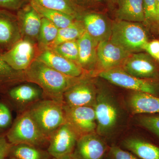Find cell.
<instances>
[{
  "label": "cell",
  "mask_w": 159,
  "mask_h": 159,
  "mask_svg": "<svg viewBox=\"0 0 159 159\" xmlns=\"http://www.w3.org/2000/svg\"><path fill=\"white\" fill-rule=\"evenodd\" d=\"M79 55L77 64L85 72L94 70L97 65L98 43L86 32L77 39Z\"/></svg>",
  "instance_id": "cell-19"
},
{
  "label": "cell",
  "mask_w": 159,
  "mask_h": 159,
  "mask_svg": "<svg viewBox=\"0 0 159 159\" xmlns=\"http://www.w3.org/2000/svg\"><path fill=\"white\" fill-rule=\"evenodd\" d=\"M85 31L82 22L77 20L70 26L59 29L57 38L54 42L46 48H50L66 42L77 40Z\"/></svg>",
  "instance_id": "cell-27"
},
{
  "label": "cell",
  "mask_w": 159,
  "mask_h": 159,
  "mask_svg": "<svg viewBox=\"0 0 159 159\" xmlns=\"http://www.w3.org/2000/svg\"><path fill=\"white\" fill-rule=\"evenodd\" d=\"M119 146L130 152L140 159H159V144L150 139L129 137L122 140Z\"/></svg>",
  "instance_id": "cell-18"
},
{
  "label": "cell",
  "mask_w": 159,
  "mask_h": 159,
  "mask_svg": "<svg viewBox=\"0 0 159 159\" xmlns=\"http://www.w3.org/2000/svg\"><path fill=\"white\" fill-rule=\"evenodd\" d=\"M144 50L148 52L152 57L157 59L159 54V40H154L148 42L144 47Z\"/></svg>",
  "instance_id": "cell-36"
},
{
  "label": "cell",
  "mask_w": 159,
  "mask_h": 159,
  "mask_svg": "<svg viewBox=\"0 0 159 159\" xmlns=\"http://www.w3.org/2000/svg\"><path fill=\"white\" fill-rule=\"evenodd\" d=\"M66 123L73 129L80 137L95 133L97 119L93 107H70L64 105Z\"/></svg>",
  "instance_id": "cell-7"
},
{
  "label": "cell",
  "mask_w": 159,
  "mask_h": 159,
  "mask_svg": "<svg viewBox=\"0 0 159 159\" xmlns=\"http://www.w3.org/2000/svg\"><path fill=\"white\" fill-rule=\"evenodd\" d=\"M6 137L12 145L24 144L38 147L48 143V138L40 129L28 109L18 114Z\"/></svg>",
  "instance_id": "cell-3"
},
{
  "label": "cell",
  "mask_w": 159,
  "mask_h": 159,
  "mask_svg": "<svg viewBox=\"0 0 159 159\" xmlns=\"http://www.w3.org/2000/svg\"><path fill=\"white\" fill-rule=\"evenodd\" d=\"M0 9H1V8H0Z\"/></svg>",
  "instance_id": "cell-45"
},
{
  "label": "cell",
  "mask_w": 159,
  "mask_h": 159,
  "mask_svg": "<svg viewBox=\"0 0 159 159\" xmlns=\"http://www.w3.org/2000/svg\"><path fill=\"white\" fill-rule=\"evenodd\" d=\"M48 48L51 49L65 58L77 63L79 55L77 40L66 42Z\"/></svg>",
  "instance_id": "cell-29"
},
{
  "label": "cell",
  "mask_w": 159,
  "mask_h": 159,
  "mask_svg": "<svg viewBox=\"0 0 159 159\" xmlns=\"http://www.w3.org/2000/svg\"><path fill=\"white\" fill-rule=\"evenodd\" d=\"M30 4L37 10L42 17L48 20L58 29L66 28L72 25L77 20L61 11L45 8L31 1Z\"/></svg>",
  "instance_id": "cell-24"
},
{
  "label": "cell",
  "mask_w": 159,
  "mask_h": 159,
  "mask_svg": "<svg viewBox=\"0 0 159 159\" xmlns=\"http://www.w3.org/2000/svg\"><path fill=\"white\" fill-rule=\"evenodd\" d=\"M48 159H55V158H53V157H52V158H49Z\"/></svg>",
  "instance_id": "cell-42"
},
{
  "label": "cell",
  "mask_w": 159,
  "mask_h": 159,
  "mask_svg": "<svg viewBox=\"0 0 159 159\" xmlns=\"http://www.w3.org/2000/svg\"><path fill=\"white\" fill-rule=\"evenodd\" d=\"M110 40L131 53L144 50L148 37L138 23L119 20L112 25Z\"/></svg>",
  "instance_id": "cell-5"
},
{
  "label": "cell",
  "mask_w": 159,
  "mask_h": 159,
  "mask_svg": "<svg viewBox=\"0 0 159 159\" xmlns=\"http://www.w3.org/2000/svg\"><path fill=\"white\" fill-rule=\"evenodd\" d=\"M26 82L25 72L11 68L0 56V95L18 84Z\"/></svg>",
  "instance_id": "cell-23"
},
{
  "label": "cell",
  "mask_w": 159,
  "mask_h": 159,
  "mask_svg": "<svg viewBox=\"0 0 159 159\" xmlns=\"http://www.w3.org/2000/svg\"><path fill=\"white\" fill-rule=\"evenodd\" d=\"M6 159H17L12 157H7Z\"/></svg>",
  "instance_id": "cell-39"
},
{
  "label": "cell",
  "mask_w": 159,
  "mask_h": 159,
  "mask_svg": "<svg viewBox=\"0 0 159 159\" xmlns=\"http://www.w3.org/2000/svg\"><path fill=\"white\" fill-rule=\"evenodd\" d=\"M97 75L118 86L159 97V81L138 78L128 74L121 67L100 71Z\"/></svg>",
  "instance_id": "cell-6"
},
{
  "label": "cell",
  "mask_w": 159,
  "mask_h": 159,
  "mask_svg": "<svg viewBox=\"0 0 159 159\" xmlns=\"http://www.w3.org/2000/svg\"><path fill=\"white\" fill-rule=\"evenodd\" d=\"M157 59L159 61V54L158 55L157 57Z\"/></svg>",
  "instance_id": "cell-40"
},
{
  "label": "cell",
  "mask_w": 159,
  "mask_h": 159,
  "mask_svg": "<svg viewBox=\"0 0 159 159\" xmlns=\"http://www.w3.org/2000/svg\"><path fill=\"white\" fill-rule=\"evenodd\" d=\"M63 159H77L76 158L74 157V156L73 155V154H72L70 155L69 156H68L66 157V158Z\"/></svg>",
  "instance_id": "cell-38"
},
{
  "label": "cell",
  "mask_w": 159,
  "mask_h": 159,
  "mask_svg": "<svg viewBox=\"0 0 159 159\" xmlns=\"http://www.w3.org/2000/svg\"><path fill=\"white\" fill-rule=\"evenodd\" d=\"M97 119L96 132L102 138L111 136L120 122L121 112L117 101L106 89H98L93 106Z\"/></svg>",
  "instance_id": "cell-2"
},
{
  "label": "cell",
  "mask_w": 159,
  "mask_h": 159,
  "mask_svg": "<svg viewBox=\"0 0 159 159\" xmlns=\"http://www.w3.org/2000/svg\"><path fill=\"white\" fill-rule=\"evenodd\" d=\"M78 139L70 125L64 123L49 136L48 153L56 159L65 158L73 153Z\"/></svg>",
  "instance_id": "cell-9"
},
{
  "label": "cell",
  "mask_w": 159,
  "mask_h": 159,
  "mask_svg": "<svg viewBox=\"0 0 159 159\" xmlns=\"http://www.w3.org/2000/svg\"><path fill=\"white\" fill-rule=\"evenodd\" d=\"M128 105L134 115L159 113V97L147 93L134 92L129 97Z\"/></svg>",
  "instance_id": "cell-21"
},
{
  "label": "cell",
  "mask_w": 159,
  "mask_h": 159,
  "mask_svg": "<svg viewBox=\"0 0 159 159\" xmlns=\"http://www.w3.org/2000/svg\"><path fill=\"white\" fill-rule=\"evenodd\" d=\"M43 133L48 137L66 123L63 104L51 99H43L28 109Z\"/></svg>",
  "instance_id": "cell-4"
},
{
  "label": "cell",
  "mask_w": 159,
  "mask_h": 159,
  "mask_svg": "<svg viewBox=\"0 0 159 159\" xmlns=\"http://www.w3.org/2000/svg\"><path fill=\"white\" fill-rule=\"evenodd\" d=\"M58 30L59 29L53 23L42 17L37 40L40 48H43L51 45L57 38Z\"/></svg>",
  "instance_id": "cell-28"
},
{
  "label": "cell",
  "mask_w": 159,
  "mask_h": 159,
  "mask_svg": "<svg viewBox=\"0 0 159 159\" xmlns=\"http://www.w3.org/2000/svg\"><path fill=\"white\" fill-rule=\"evenodd\" d=\"M157 0H143L145 22L156 24Z\"/></svg>",
  "instance_id": "cell-33"
},
{
  "label": "cell",
  "mask_w": 159,
  "mask_h": 159,
  "mask_svg": "<svg viewBox=\"0 0 159 159\" xmlns=\"http://www.w3.org/2000/svg\"><path fill=\"white\" fill-rule=\"evenodd\" d=\"M138 122L140 126L153 135L159 144V114H141Z\"/></svg>",
  "instance_id": "cell-30"
},
{
  "label": "cell",
  "mask_w": 159,
  "mask_h": 159,
  "mask_svg": "<svg viewBox=\"0 0 159 159\" xmlns=\"http://www.w3.org/2000/svg\"><path fill=\"white\" fill-rule=\"evenodd\" d=\"M25 0H0V8L10 10H19Z\"/></svg>",
  "instance_id": "cell-34"
},
{
  "label": "cell",
  "mask_w": 159,
  "mask_h": 159,
  "mask_svg": "<svg viewBox=\"0 0 159 159\" xmlns=\"http://www.w3.org/2000/svg\"><path fill=\"white\" fill-rule=\"evenodd\" d=\"M105 159H107V158H106Z\"/></svg>",
  "instance_id": "cell-43"
},
{
  "label": "cell",
  "mask_w": 159,
  "mask_h": 159,
  "mask_svg": "<svg viewBox=\"0 0 159 159\" xmlns=\"http://www.w3.org/2000/svg\"><path fill=\"white\" fill-rule=\"evenodd\" d=\"M16 16L22 39L37 41L42 17L37 10L30 4L20 9Z\"/></svg>",
  "instance_id": "cell-17"
},
{
  "label": "cell",
  "mask_w": 159,
  "mask_h": 159,
  "mask_svg": "<svg viewBox=\"0 0 159 159\" xmlns=\"http://www.w3.org/2000/svg\"></svg>",
  "instance_id": "cell-44"
},
{
  "label": "cell",
  "mask_w": 159,
  "mask_h": 159,
  "mask_svg": "<svg viewBox=\"0 0 159 159\" xmlns=\"http://www.w3.org/2000/svg\"><path fill=\"white\" fill-rule=\"evenodd\" d=\"M34 43L22 39L8 51L0 53L2 59L14 70H25L36 58L38 53Z\"/></svg>",
  "instance_id": "cell-11"
},
{
  "label": "cell",
  "mask_w": 159,
  "mask_h": 159,
  "mask_svg": "<svg viewBox=\"0 0 159 159\" xmlns=\"http://www.w3.org/2000/svg\"><path fill=\"white\" fill-rule=\"evenodd\" d=\"M40 49L36 59L51 68L70 77H79L86 75V72L77 62L65 58L51 49Z\"/></svg>",
  "instance_id": "cell-15"
},
{
  "label": "cell",
  "mask_w": 159,
  "mask_h": 159,
  "mask_svg": "<svg viewBox=\"0 0 159 159\" xmlns=\"http://www.w3.org/2000/svg\"><path fill=\"white\" fill-rule=\"evenodd\" d=\"M49 156L48 152L39 149L36 146L20 144L11 145L8 157L17 159H48Z\"/></svg>",
  "instance_id": "cell-26"
},
{
  "label": "cell",
  "mask_w": 159,
  "mask_h": 159,
  "mask_svg": "<svg viewBox=\"0 0 159 159\" xmlns=\"http://www.w3.org/2000/svg\"><path fill=\"white\" fill-rule=\"evenodd\" d=\"M22 39L16 15L0 9V53L9 50Z\"/></svg>",
  "instance_id": "cell-16"
},
{
  "label": "cell",
  "mask_w": 159,
  "mask_h": 159,
  "mask_svg": "<svg viewBox=\"0 0 159 159\" xmlns=\"http://www.w3.org/2000/svg\"><path fill=\"white\" fill-rule=\"evenodd\" d=\"M107 159H140L134 154L119 145H110L106 157Z\"/></svg>",
  "instance_id": "cell-32"
},
{
  "label": "cell",
  "mask_w": 159,
  "mask_h": 159,
  "mask_svg": "<svg viewBox=\"0 0 159 159\" xmlns=\"http://www.w3.org/2000/svg\"><path fill=\"white\" fill-rule=\"evenodd\" d=\"M24 72L26 82L39 86L42 90L44 99L63 104L66 91L84 76L70 77L51 68L36 58Z\"/></svg>",
  "instance_id": "cell-1"
},
{
  "label": "cell",
  "mask_w": 159,
  "mask_h": 159,
  "mask_svg": "<svg viewBox=\"0 0 159 159\" xmlns=\"http://www.w3.org/2000/svg\"><path fill=\"white\" fill-rule=\"evenodd\" d=\"M110 145L97 133L80 137L73 154L77 159H105Z\"/></svg>",
  "instance_id": "cell-12"
},
{
  "label": "cell",
  "mask_w": 159,
  "mask_h": 159,
  "mask_svg": "<svg viewBox=\"0 0 159 159\" xmlns=\"http://www.w3.org/2000/svg\"><path fill=\"white\" fill-rule=\"evenodd\" d=\"M97 90L93 80L85 75L66 91L63 103L70 107H93Z\"/></svg>",
  "instance_id": "cell-10"
},
{
  "label": "cell",
  "mask_w": 159,
  "mask_h": 159,
  "mask_svg": "<svg viewBox=\"0 0 159 159\" xmlns=\"http://www.w3.org/2000/svg\"><path fill=\"white\" fill-rule=\"evenodd\" d=\"M93 1H97V2H100L101 0H93Z\"/></svg>",
  "instance_id": "cell-41"
},
{
  "label": "cell",
  "mask_w": 159,
  "mask_h": 159,
  "mask_svg": "<svg viewBox=\"0 0 159 159\" xmlns=\"http://www.w3.org/2000/svg\"><path fill=\"white\" fill-rule=\"evenodd\" d=\"M156 24L158 26H159V0H157Z\"/></svg>",
  "instance_id": "cell-37"
},
{
  "label": "cell",
  "mask_w": 159,
  "mask_h": 159,
  "mask_svg": "<svg viewBox=\"0 0 159 159\" xmlns=\"http://www.w3.org/2000/svg\"><path fill=\"white\" fill-rule=\"evenodd\" d=\"M0 96L1 99L18 114L29 108L35 102L44 99L42 90L39 87L22 84L15 86Z\"/></svg>",
  "instance_id": "cell-8"
},
{
  "label": "cell",
  "mask_w": 159,
  "mask_h": 159,
  "mask_svg": "<svg viewBox=\"0 0 159 159\" xmlns=\"http://www.w3.org/2000/svg\"><path fill=\"white\" fill-rule=\"evenodd\" d=\"M131 54L110 39L100 42L97 47L98 72L121 67Z\"/></svg>",
  "instance_id": "cell-13"
},
{
  "label": "cell",
  "mask_w": 159,
  "mask_h": 159,
  "mask_svg": "<svg viewBox=\"0 0 159 159\" xmlns=\"http://www.w3.org/2000/svg\"><path fill=\"white\" fill-rule=\"evenodd\" d=\"M82 22L85 31L98 43L110 39L112 25L108 24L100 15L94 13L86 14Z\"/></svg>",
  "instance_id": "cell-20"
},
{
  "label": "cell",
  "mask_w": 159,
  "mask_h": 159,
  "mask_svg": "<svg viewBox=\"0 0 159 159\" xmlns=\"http://www.w3.org/2000/svg\"><path fill=\"white\" fill-rule=\"evenodd\" d=\"M116 11L119 20L145 22L143 0H118Z\"/></svg>",
  "instance_id": "cell-22"
},
{
  "label": "cell",
  "mask_w": 159,
  "mask_h": 159,
  "mask_svg": "<svg viewBox=\"0 0 159 159\" xmlns=\"http://www.w3.org/2000/svg\"><path fill=\"white\" fill-rule=\"evenodd\" d=\"M121 67L138 78L159 81V69L148 54L132 53Z\"/></svg>",
  "instance_id": "cell-14"
},
{
  "label": "cell",
  "mask_w": 159,
  "mask_h": 159,
  "mask_svg": "<svg viewBox=\"0 0 159 159\" xmlns=\"http://www.w3.org/2000/svg\"><path fill=\"white\" fill-rule=\"evenodd\" d=\"M45 7L61 11L78 20L80 17L78 6L74 0H31Z\"/></svg>",
  "instance_id": "cell-25"
},
{
  "label": "cell",
  "mask_w": 159,
  "mask_h": 159,
  "mask_svg": "<svg viewBox=\"0 0 159 159\" xmlns=\"http://www.w3.org/2000/svg\"><path fill=\"white\" fill-rule=\"evenodd\" d=\"M11 110L9 105L0 99V134H6L12 125Z\"/></svg>",
  "instance_id": "cell-31"
},
{
  "label": "cell",
  "mask_w": 159,
  "mask_h": 159,
  "mask_svg": "<svg viewBox=\"0 0 159 159\" xmlns=\"http://www.w3.org/2000/svg\"><path fill=\"white\" fill-rule=\"evenodd\" d=\"M6 137V134H0V159H6L9 155L11 146Z\"/></svg>",
  "instance_id": "cell-35"
}]
</instances>
